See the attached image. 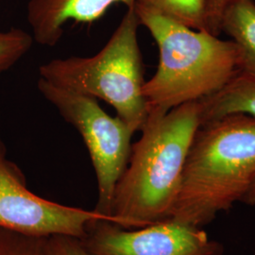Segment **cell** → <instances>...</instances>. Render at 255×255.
Here are the masks:
<instances>
[{
  "label": "cell",
  "instance_id": "6da1fadb",
  "mask_svg": "<svg viewBox=\"0 0 255 255\" xmlns=\"http://www.w3.org/2000/svg\"><path fill=\"white\" fill-rule=\"evenodd\" d=\"M255 183V117L201 124L192 139L170 219L203 228L243 202Z\"/></svg>",
  "mask_w": 255,
  "mask_h": 255
},
{
  "label": "cell",
  "instance_id": "7a4b0ae2",
  "mask_svg": "<svg viewBox=\"0 0 255 255\" xmlns=\"http://www.w3.org/2000/svg\"><path fill=\"white\" fill-rule=\"evenodd\" d=\"M200 101L166 114L149 113L114 197L112 216L125 229L143 228L171 218L186 156L201 126Z\"/></svg>",
  "mask_w": 255,
  "mask_h": 255
},
{
  "label": "cell",
  "instance_id": "3957f363",
  "mask_svg": "<svg viewBox=\"0 0 255 255\" xmlns=\"http://www.w3.org/2000/svg\"><path fill=\"white\" fill-rule=\"evenodd\" d=\"M134 8L140 25L159 48L156 72L142 90L148 114H166L201 101L240 74L238 49L232 40L184 27L136 3Z\"/></svg>",
  "mask_w": 255,
  "mask_h": 255
},
{
  "label": "cell",
  "instance_id": "277c9868",
  "mask_svg": "<svg viewBox=\"0 0 255 255\" xmlns=\"http://www.w3.org/2000/svg\"><path fill=\"white\" fill-rule=\"evenodd\" d=\"M140 26L134 6L127 8L109 41L97 54L51 60L39 67L40 78L105 101L135 133L144 127L148 116L142 93L146 81L137 36Z\"/></svg>",
  "mask_w": 255,
  "mask_h": 255
},
{
  "label": "cell",
  "instance_id": "5b68a950",
  "mask_svg": "<svg viewBox=\"0 0 255 255\" xmlns=\"http://www.w3.org/2000/svg\"><path fill=\"white\" fill-rule=\"evenodd\" d=\"M37 88L62 118L82 135L94 166L99 202L96 211L112 216L117 184L127 167L134 132L104 112L97 99L70 91L39 78Z\"/></svg>",
  "mask_w": 255,
  "mask_h": 255
},
{
  "label": "cell",
  "instance_id": "8992f818",
  "mask_svg": "<svg viewBox=\"0 0 255 255\" xmlns=\"http://www.w3.org/2000/svg\"><path fill=\"white\" fill-rule=\"evenodd\" d=\"M120 219L100 213L47 201L30 191L18 166L7 158L0 137V227L38 237L69 236L83 239L89 225Z\"/></svg>",
  "mask_w": 255,
  "mask_h": 255
},
{
  "label": "cell",
  "instance_id": "52a82bcc",
  "mask_svg": "<svg viewBox=\"0 0 255 255\" xmlns=\"http://www.w3.org/2000/svg\"><path fill=\"white\" fill-rule=\"evenodd\" d=\"M82 240L92 255H223L225 252L202 229L171 219L138 229L99 220L89 225Z\"/></svg>",
  "mask_w": 255,
  "mask_h": 255
},
{
  "label": "cell",
  "instance_id": "ba28073f",
  "mask_svg": "<svg viewBox=\"0 0 255 255\" xmlns=\"http://www.w3.org/2000/svg\"><path fill=\"white\" fill-rule=\"evenodd\" d=\"M136 0H28L27 20L34 42L54 46L64 33V26L75 23L91 24L101 19L115 4L127 8Z\"/></svg>",
  "mask_w": 255,
  "mask_h": 255
},
{
  "label": "cell",
  "instance_id": "9c48e42d",
  "mask_svg": "<svg viewBox=\"0 0 255 255\" xmlns=\"http://www.w3.org/2000/svg\"><path fill=\"white\" fill-rule=\"evenodd\" d=\"M220 28L237 46L240 74L255 79V0H230Z\"/></svg>",
  "mask_w": 255,
  "mask_h": 255
},
{
  "label": "cell",
  "instance_id": "30bf717a",
  "mask_svg": "<svg viewBox=\"0 0 255 255\" xmlns=\"http://www.w3.org/2000/svg\"><path fill=\"white\" fill-rule=\"evenodd\" d=\"M201 124L233 114L255 117V79L238 74L219 92L200 101Z\"/></svg>",
  "mask_w": 255,
  "mask_h": 255
},
{
  "label": "cell",
  "instance_id": "8fae6325",
  "mask_svg": "<svg viewBox=\"0 0 255 255\" xmlns=\"http://www.w3.org/2000/svg\"><path fill=\"white\" fill-rule=\"evenodd\" d=\"M135 3L184 27L205 30L207 0H136Z\"/></svg>",
  "mask_w": 255,
  "mask_h": 255
},
{
  "label": "cell",
  "instance_id": "7c38bea8",
  "mask_svg": "<svg viewBox=\"0 0 255 255\" xmlns=\"http://www.w3.org/2000/svg\"><path fill=\"white\" fill-rule=\"evenodd\" d=\"M34 43L32 35L25 30L11 27L0 29V73L9 70L30 50Z\"/></svg>",
  "mask_w": 255,
  "mask_h": 255
},
{
  "label": "cell",
  "instance_id": "4fadbf2b",
  "mask_svg": "<svg viewBox=\"0 0 255 255\" xmlns=\"http://www.w3.org/2000/svg\"><path fill=\"white\" fill-rule=\"evenodd\" d=\"M46 241L0 227V255H48Z\"/></svg>",
  "mask_w": 255,
  "mask_h": 255
},
{
  "label": "cell",
  "instance_id": "5bb4252c",
  "mask_svg": "<svg viewBox=\"0 0 255 255\" xmlns=\"http://www.w3.org/2000/svg\"><path fill=\"white\" fill-rule=\"evenodd\" d=\"M48 255H92L82 239L69 236H52L46 241Z\"/></svg>",
  "mask_w": 255,
  "mask_h": 255
},
{
  "label": "cell",
  "instance_id": "9a60e30c",
  "mask_svg": "<svg viewBox=\"0 0 255 255\" xmlns=\"http://www.w3.org/2000/svg\"><path fill=\"white\" fill-rule=\"evenodd\" d=\"M229 1L230 0H207L205 30L211 34L216 36H219L221 34V17Z\"/></svg>",
  "mask_w": 255,
  "mask_h": 255
},
{
  "label": "cell",
  "instance_id": "2e32d148",
  "mask_svg": "<svg viewBox=\"0 0 255 255\" xmlns=\"http://www.w3.org/2000/svg\"><path fill=\"white\" fill-rule=\"evenodd\" d=\"M242 203H245L247 205H251V206H255V183L253 186V188L251 189V191L249 192V194L247 195L245 200L243 201Z\"/></svg>",
  "mask_w": 255,
  "mask_h": 255
}]
</instances>
